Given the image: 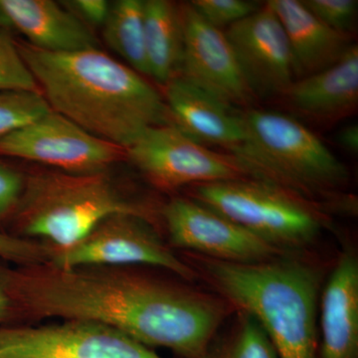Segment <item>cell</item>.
Listing matches in <instances>:
<instances>
[{
    "mask_svg": "<svg viewBox=\"0 0 358 358\" xmlns=\"http://www.w3.org/2000/svg\"><path fill=\"white\" fill-rule=\"evenodd\" d=\"M320 358H358V257L345 245L320 296Z\"/></svg>",
    "mask_w": 358,
    "mask_h": 358,
    "instance_id": "14",
    "label": "cell"
},
{
    "mask_svg": "<svg viewBox=\"0 0 358 358\" xmlns=\"http://www.w3.org/2000/svg\"><path fill=\"white\" fill-rule=\"evenodd\" d=\"M2 264L0 260V326L23 324L20 310L9 293L2 275Z\"/></svg>",
    "mask_w": 358,
    "mask_h": 358,
    "instance_id": "29",
    "label": "cell"
},
{
    "mask_svg": "<svg viewBox=\"0 0 358 358\" xmlns=\"http://www.w3.org/2000/svg\"><path fill=\"white\" fill-rule=\"evenodd\" d=\"M52 248L37 240L25 239L0 231V260L14 266L48 263Z\"/></svg>",
    "mask_w": 358,
    "mask_h": 358,
    "instance_id": "25",
    "label": "cell"
},
{
    "mask_svg": "<svg viewBox=\"0 0 358 358\" xmlns=\"http://www.w3.org/2000/svg\"><path fill=\"white\" fill-rule=\"evenodd\" d=\"M183 48L178 77L228 107H248L250 88L223 30L204 20L192 4H179Z\"/></svg>",
    "mask_w": 358,
    "mask_h": 358,
    "instance_id": "12",
    "label": "cell"
},
{
    "mask_svg": "<svg viewBox=\"0 0 358 358\" xmlns=\"http://www.w3.org/2000/svg\"><path fill=\"white\" fill-rule=\"evenodd\" d=\"M40 92L8 28L0 27V91Z\"/></svg>",
    "mask_w": 358,
    "mask_h": 358,
    "instance_id": "23",
    "label": "cell"
},
{
    "mask_svg": "<svg viewBox=\"0 0 358 358\" xmlns=\"http://www.w3.org/2000/svg\"><path fill=\"white\" fill-rule=\"evenodd\" d=\"M24 173L0 162V231L8 233V228L25 185Z\"/></svg>",
    "mask_w": 358,
    "mask_h": 358,
    "instance_id": "27",
    "label": "cell"
},
{
    "mask_svg": "<svg viewBox=\"0 0 358 358\" xmlns=\"http://www.w3.org/2000/svg\"><path fill=\"white\" fill-rule=\"evenodd\" d=\"M203 358H279L261 324L236 310L213 338Z\"/></svg>",
    "mask_w": 358,
    "mask_h": 358,
    "instance_id": "21",
    "label": "cell"
},
{
    "mask_svg": "<svg viewBox=\"0 0 358 358\" xmlns=\"http://www.w3.org/2000/svg\"><path fill=\"white\" fill-rule=\"evenodd\" d=\"M124 154L152 185L164 192L249 178L234 155L200 145L173 124L145 129Z\"/></svg>",
    "mask_w": 358,
    "mask_h": 358,
    "instance_id": "8",
    "label": "cell"
},
{
    "mask_svg": "<svg viewBox=\"0 0 358 358\" xmlns=\"http://www.w3.org/2000/svg\"><path fill=\"white\" fill-rule=\"evenodd\" d=\"M143 25L150 76L166 85L178 77L182 59L179 6L169 0H145Z\"/></svg>",
    "mask_w": 358,
    "mask_h": 358,
    "instance_id": "19",
    "label": "cell"
},
{
    "mask_svg": "<svg viewBox=\"0 0 358 358\" xmlns=\"http://www.w3.org/2000/svg\"><path fill=\"white\" fill-rule=\"evenodd\" d=\"M171 122L200 145H217L232 154L244 141L241 112L228 107L180 77L164 85L162 94Z\"/></svg>",
    "mask_w": 358,
    "mask_h": 358,
    "instance_id": "15",
    "label": "cell"
},
{
    "mask_svg": "<svg viewBox=\"0 0 358 358\" xmlns=\"http://www.w3.org/2000/svg\"><path fill=\"white\" fill-rule=\"evenodd\" d=\"M188 197L287 254L310 253L322 232L331 226V214L322 205L260 179L192 185Z\"/></svg>",
    "mask_w": 358,
    "mask_h": 358,
    "instance_id": "6",
    "label": "cell"
},
{
    "mask_svg": "<svg viewBox=\"0 0 358 358\" xmlns=\"http://www.w3.org/2000/svg\"><path fill=\"white\" fill-rule=\"evenodd\" d=\"M10 23L41 50L68 53L98 48V39L90 27L63 4L52 0H0Z\"/></svg>",
    "mask_w": 358,
    "mask_h": 358,
    "instance_id": "18",
    "label": "cell"
},
{
    "mask_svg": "<svg viewBox=\"0 0 358 358\" xmlns=\"http://www.w3.org/2000/svg\"><path fill=\"white\" fill-rule=\"evenodd\" d=\"M41 92L0 91V138L50 110Z\"/></svg>",
    "mask_w": 358,
    "mask_h": 358,
    "instance_id": "22",
    "label": "cell"
},
{
    "mask_svg": "<svg viewBox=\"0 0 358 358\" xmlns=\"http://www.w3.org/2000/svg\"><path fill=\"white\" fill-rule=\"evenodd\" d=\"M224 32L254 95L282 96L296 81L286 32L267 3Z\"/></svg>",
    "mask_w": 358,
    "mask_h": 358,
    "instance_id": "13",
    "label": "cell"
},
{
    "mask_svg": "<svg viewBox=\"0 0 358 358\" xmlns=\"http://www.w3.org/2000/svg\"><path fill=\"white\" fill-rule=\"evenodd\" d=\"M0 155L76 174L107 173L126 157L124 148L96 138L53 110L0 138Z\"/></svg>",
    "mask_w": 358,
    "mask_h": 358,
    "instance_id": "11",
    "label": "cell"
},
{
    "mask_svg": "<svg viewBox=\"0 0 358 358\" xmlns=\"http://www.w3.org/2000/svg\"><path fill=\"white\" fill-rule=\"evenodd\" d=\"M338 141L348 152L357 155L358 152V124L346 126L338 133Z\"/></svg>",
    "mask_w": 358,
    "mask_h": 358,
    "instance_id": "30",
    "label": "cell"
},
{
    "mask_svg": "<svg viewBox=\"0 0 358 358\" xmlns=\"http://www.w3.org/2000/svg\"><path fill=\"white\" fill-rule=\"evenodd\" d=\"M294 112L322 124L355 114L358 106V46L353 44L336 64L296 80L282 96Z\"/></svg>",
    "mask_w": 358,
    "mask_h": 358,
    "instance_id": "16",
    "label": "cell"
},
{
    "mask_svg": "<svg viewBox=\"0 0 358 358\" xmlns=\"http://www.w3.org/2000/svg\"><path fill=\"white\" fill-rule=\"evenodd\" d=\"M0 358H164L109 327L81 320L0 326Z\"/></svg>",
    "mask_w": 358,
    "mask_h": 358,
    "instance_id": "9",
    "label": "cell"
},
{
    "mask_svg": "<svg viewBox=\"0 0 358 358\" xmlns=\"http://www.w3.org/2000/svg\"><path fill=\"white\" fill-rule=\"evenodd\" d=\"M145 266L62 268L4 263V281L23 324L81 320L178 358H203L236 310L220 294Z\"/></svg>",
    "mask_w": 358,
    "mask_h": 358,
    "instance_id": "1",
    "label": "cell"
},
{
    "mask_svg": "<svg viewBox=\"0 0 358 358\" xmlns=\"http://www.w3.org/2000/svg\"><path fill=\"white\" fill-rule=\"evenodd\" d=\"M49 263L62 268L145 266L187 282L199 280L195 271L164 240L159 227L136 214H113L103 219L72 246L52 248Z\"/></svg>",
    "mask_w": 358,
    "mask_h": 358,
    "instance_id": "7",
    "label": "cell"
},
{
    "mask_svg": "<svg viewBox=\"0 0 358 358\" xmlns=\"http://www.w3.org/2000/svg\"><path fill=\"white\" fill-rule=\"evenodd\" d=\"M119 213L136 214L155 223V211L124 194L106 173L39 171L26 176L8 233L64 249Z\"/></svg>",
    "mask_w": 358,
    "mask_h": 358,
    "instance_id": "5",
    "label": "cell"
},
{
    "mask_svg": "<svg viewBox=\"0 0 358 358\" xmlns=\"http://www.w3.org/2000/svg\"><path fill=\"white\" fill-rule=\"evenodd\" d=\"M241 115L244 141L230 155L249 178L291 190L322 205L329 214L357 211V199L343 192L350 180L348 167L307 127L272 110Z\"/></svg>",
    "mask_w": 358,
    "mask_h": 358,
    "instance_id": "4",
    "label": "cell"
},
{
    "mask_svg": "<svg viewBox=\"0 0 358 358\" xmlns=\"http://www.w3.org/2000/svg\"><path fill=\"white\" fill-rule=\"evenodd\" d=\"M286 32L296 80L310 76L338 62L352 48V34L336 31L317 20L298 0L266 2Z\"/></svg>",
    "mask_w": 358,
    "mask_h": 358,
    "instance_id": "17",
    "label": "cell"
},
{
    "mask_svg": "<svg viewBox=\"0 0 358 358\" xmlns=\"http://www.w3.org/2000/svg\"><path fill=\"white\" fill-rule=\"evenodd\" d=\"M0 27L11 29L10 23H9L8 20H7L6 14L2 11L1 7H0Z\"/></svg>",
    "mask_w": 358,
    "mask_h": 358,
    "instance_id": "31",
    "label": "cell"
},
{
    "mask_svg": "<svg viewBox=\"0 0 358 358\" xmlns=\"http://www.w3.org/2000/svg\"><path fill=\"white\" fill-rule=\"evenodd\" d=\"M189 3L209 24L221 30L248 17L261 7L248 0H193Z\"/></svg>",
    "mask_w": 358,
    "mask_h": 358,
    "instance_id": "24",
    "label": "cell"
},
{
    "mask_svg": "<svg viewBox=\"0 0 358 358\" xmlns=\"http://www.w3.org/2000/svg\"><path fill=\"white\" fill-rule=\"evenodd\" d=\"M174 251L232 264H260L291 255L190 197H173L160 211Z\"/></svg>",
    "mask_w": 358,
    "mask_h": 358,
    "instance_id": "10",
    "label": "cell"
},
{
    "mask_svg": "<svg viewBox=\"0 0 358 358\" xmlns=\"http://www.w3.org/2000/svg\"><path fill=\"white\" fill-rule=\"evenodd\" d=\"M301 3L327 27L352 34L357 20V0H303Z\"/></svg>",
    "mask_w": 358,
    "mask_h": 358,
    "instance_id": "26",
    "label": "cell"
},
{
    "mask_svg": "<svg viewBox=\"0 0 358 358\" xmlns=\"http://www.w3.org/2000/svg\"><path fill=\"white\" fill-rule=\"evenodd\" d=\"M207 289L263 327L279 358H320L319 303L326 266L310 253L232 264L179 252Z\"/></svg>",
    "mask_w": 358,
    "mask_h": 358,
    "instance_id": "3",
    "label": "cell"
},
{
    "mask_svg": "<svg viewBox=\"0 0 358 358\" xmlns=\"http://www.w3.org/2000/svg\"><path fill=\"white\" fill-rule=\"evenodd\" d=\"M16 43L50 109L96 138L126 150L145 129L173 124L162 94L98 48L54 53Z\"/></svg>",
    "mask_w": 358,
    "mask_h": 358,
    "instance_id": "2",
    "label": "cell"
},
{
    "mask_svg": "<svg viewBox=\"0 0 358 358\" xmlns=\"http://www.w3.org/2000/svg\"><path fill=\"white\" fill-rule=\"evenodd\" d=\"M63 6L75 14L82 22L90 26L105 24L109 15L110 3L107 0H72L64 1Z\"/></svg>",
    "mask_w": 358,
    "mask_h": 358,
    "instance_id": "28",
    "label": "cell"
},
{
    "mask_svg": "<svg viewBox=\"0 0 358 358\" xmlns=\"http://www.w3.org/2000/svg\"><path fill=\"white\" fill-rule=\"evenodd\" d=\"M103 37L108 46L124 59L131 69L150 76L143 0L112 2L109 15L103 25Z\"/></svg>",
    "mask_w": 358,
    "mask_h": 358,
    "instance_id": "20",
    "label": "cell"
}]
</instances>
